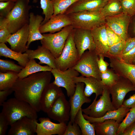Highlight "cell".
Instances as JSON below:
<instances>
[{"mask_svg":"<svg viewBox=\"0 0 135 135\" xmlns=\"http://www.w3.org/2000/svg\"><path fill=\"white\" fill-rule=\"evenodd\" d=\"M74 28H80L91 30L93 28L104 24L105 18L100 11L90 12L83 11L67 14Z\"/></svg>","mask_w":135,"mask_h":135,"instance_id":"obj_4","label":"cell"},{"mask_svg":"<svg viewBox=\"0 0 135 135\" xmlns=\"http://www.w3.org/2000/svg\"><path fill=\"white\" fill-rule=\"evenodd\" d=\"M52 73L44 71L23 78H18L12 88L14 97L30 104L37 112L40 110V99L44 90L50 83Z\"/></svg>","mask_w":135,"mask_h":135,"instance_id":"obj_1","label":"cell"},{"mask_svg":"<svg viewBox=\"0 0 135 135\" xmlns=\"http://www.w3.org/2000/svg\"><path fill=\"white\" fill-rule=\"evenodd\" d=\"M30 0H16L10 12L6 17H4L7 28L12 34L28 24L29 12L32 7L29 4Z\"/></svg>","mask_w":135,"mask_h":135,"instance_id":"obj_3","label":"cell"},{"mask_svg":"<svg viewBox=\"0 0 135 135\" xmlns=\"http://www.w3.org/2000/svg\"><path fill=\"white\" fill-rule=\"evenodd\" d=\"M135 46V37L128 38L126 41L124 48L123 52L122 54H126Z\"/></svg>","mask_w":135,"mask_h":135,"instance_id":"obj_47","label":"cell"},{"mask_svg":"<svg viewBox=\"0 0 135 135\" xmlns=\"http://www.w3.org/2000/svg\"><path fill=\"white\" fill-rule=\"evenodd\" d=\"M134 34H135V24H134Z\"/></svg>","mask_w":135,"mask_h":135,"instance_id":"obj_52","label":"cell"},{"mask_svg":"<svg viewBox=\"0 0 135 135\" xmlns=\"http://www.w3.org/2000/svg\"><path fill=\"white\" fill-rule=\"evenodd\" d=\"M78 0H52L54 9L52 16L64 13L67 9Z\"/></svg>","mask_w":135,"mask_h":135,"instance_id":"obj_34","label":"cell"},{"mask_svg":"<svg viewBox=\"0 0 135 135\" xmlns=\"http://www.w3.org/2000/svg\"><path fill=\"white\" fill-rule=\"evenodd\" d=\"M74 80L76 84L78 82L84 84V93L86 96L89 97L93 93L95 94L96 97L94 100H96L98 97L102 94L104 85L101 80L92 76L86 77L81 76L75 78Z\"/></svg>","mask_w":135,"mask_h":135,"instance_id":"obj_23","label":"cell"},{"mask_svg":"<svg viewBox=\"0 0 135 135\" xmlns=\"http://www.w3.org/2000/svg\"><path fill=\"white\" fill-rule=\"evenodd\" d=\"M15 2L11 1L0 2V17L7 16L14 7Z\"/></svg>","mask_w":135,"mask_h":135,"instance_id":"obj_41","label":"cell"},{"mask_svg":"<svg viewBox=\"0 0 135 135\" xmlns=\"http://www.w3.org/2000/svg\"><path fill=\"white\" fill-rule=\"evenodd\" d=\"M73 29L70 25L56 33L43 34L44 38L40 40L42 46L48 49L55 58H58L61 54L66 39Z\"/></svg>","mask_w":135,"mask_h":135,"instance_id":"obj_5","label":"cell"},{"mask_svg":"<svg viewBox=\"0 0 135 135\" xmlns=\"http://www.w3.org/2000/svg\"><path fill=\"white\" fill-rule=\"evenodd\" d=\"M96 46L95 51L98 56L107 57L109 48L106 24L96 27L91 30Z\"/></svg>","mask_w":135,"mask_h":135,"instance_id":"obj_17","label":"cell"},{"mask_svg":"<svg viewBox=\"0 0 135 135\" xmlns=\"http://www.w3.org/2000/svg\"><path fill=\"white\" fill-rule=\"evenodd\" d=\"M76 85L74 92L70 97L69 101L70 108V121L72 123L74 122L76 115L82 108V105L85 103H89L91 100L89 97L84 94V84L82 82H78L76 84Z\"/></svg>","mask_w":135,"mask_h":135,"instance_id":"obj_14","label":"cell"},{"mask_svg":"<svg viewBox=\"0 0 135 135\" xmlns=\"http://www.w3.org/2000/svg\"><path fill=\"white\" fill-rule=\"evenodd\" d=\"M23 68L21 66L18 65L12 61L0 59V72H6L8 71H12L18 73Z\"/></svg>","mask_w":135,"mask_h":135,"instance_id":"obj_38","label":"cell"},{"mask_svg":"<svg viewBox=\"0 0 135 135\" xmlns=\"http://www.w3.org/2000/svg\"><path fill=\"white\" fill-rule=\"evenodd\" d=\"M52 68L48 65L42 66L37 63L33 59L29 60L26 66L18 73L19 78H23L36 72H51Z\"/></svg>","mask_w":135,"mask_h":135,"instance_id":"obj_29","label":"cell"},{"mask_svg":"<svg viewBox=\"0 0 135 135\" xmlns=\"http://www.w3.org/2000/svg\"><path fill=\"white\" fill-rule=\"evenodd\" d=\"M9 125L7 120L1 112L0 114V135H5Z\"/></svg>","mask_w":135,"mask_h":135,"instance_id":"obj_45","label":"cell"},{"mask_svg":"<svg viewBox=\"0 0 135 135\" xmlns=\"http://www.w3.org/2000/svg\"><path fill=\"white\" fill-rule=\"evenodd\" d=\"M130 108L122 106L118 108L107 112L103 116L98 118L90 117L83 114L84 117L91 123L102 122L107 120H114L120 124L130 110Z\"/></svg>","mask_w":135,"mask_h":135,"instance_id":"obj_26","label":"cell"},{"mask_svg":"<svg viewBox=\"0 0 135 135\" xmlns=\"http://www.w3.org/2000/svg\"><path fill=\"white\" fill-rule=\"evenodd\" d=\"M121 135H135V121L127 128Z\"/></svg>","mask_w":135,"mask_h":135,"instance_id":"obj_50","label":"cell"},{"mask_svg":"<svg viewBox=\"0 0 135 135\" xmlns=\"http://www.w3.org/2000/svg\"><path fill=\"white\" fill-rule=\"evenodd\" d=\"M108 2L105 0H78L72 5L65 14L82 12L100 11Z\"/></svg>","mask_w":135,"mask_h":135,"instance_id":"obj_22","label":"cell"},{"mask_svg":"<svg viewBox=\"0 0 135 135\" xmlns=\"http://www.w3.org/2000/svg\"><path fill=\"white\" fill-rule=\"evenodd\" d=\"M12 1L14 2H16V0H0V2H6L8 1Z\"/></svg>","mask_w":135,"mask_h":135,"instance_id":"obj_51","label":"cell"},{"mask_svg":"<svg viewBox=\"0 0 135 135\" xmlns=\"http://www.w3.org/2000/svg\"><path fill=\"white\" fill-rule=\"evenodd\" d=\"M37 119L25 116L10 126L8 135H34L36 133Z\"/></svg>","mask_w":135,"mask_h":135,"instance_id":"obj_15","label":"cell"},{"mask_svg":"<svg viewBox=\"0 0 135 135\" xmlns=\"http://www.w3.org/2000/svg\"><path fill=\"white\" fill-rule=\"evenodd\" d=\"M25 52L28 54L29 60L37 59L40 60L39 64H45L52 68H56L55 58L50 52L44 46H38L34 50L28 49Z\"/></svg>","mask_w":135,"mask_h":135,"instance_id":"obj_24","label":"cell"},{"mask_svg":"<svg viewBox=\"0 0 135 135\" xmlns=\"http://www.w3.org/2000/svg\"><path fill=\"white\" fill-rule=\"evenodd\" d=\"M51 72L54 78L53 83L59 87L64 88L68 97L72 96L76 86L74 78L78 76L79 73L72 68L64 71L56 68H52Z\"/></svg>","mask_w":135,"mask_h":135,"instance_id":"obj_9","label":"cell"},{"mask_svg":"<svg viewBox=\"0 0 135 135\" xmlns=\"http://www.w3.org/2000/svg\"><path fill=\"white\" fill-rule=\"evenodd\" d=\"M63 135H82V134L78 124L74 122L72 123L70 121Z\"/></svg>","mask_w":135,"mask_h":135,"instance_id":"obj_43","label":"cell"},{"mask_svg":"<svg viewBox=\"0 0 135 135\" xmlns=\"http://www.w3.org/2000/svg\"><path fill=\"white\" fill-rule=\"evenodd\" d=\"M0 56L16 60L23 68L25 67L29 60L26 52L22 54L8 48L4 43H0Z\"/></svg>","mask_w":135,"mask_h":135,"instance_id":"obj_28","label":"cell"},{"mask_svg":"<svg viewBox=\"0 0 135 135\" xmlns=\"http://www.w3.org/2000/svg\"><path fill=\"white\" fill-rule=\"evenodd\" d=\"M34 2L36 0H33ZM40 8L42 10V14L45 17L41 24L42 25L47 22L52 16L54 12V8L52 1L50 0H40Z\"/></svg>","mask_w":135,"mask_h":135,"instance_id":"obj_35","label":"cell"},{"mask_svg":"<svg viewBox=\"0 0 135 135\" xmlns=\"http://www.w3.org/2000/svg\"><path fill=\"white\" fill-rule=\"evenodd\" d=\"M44 19L40 15H35L33 12L30 13L29 36L26 45L28 48L32 42L36 40H41L44 38V36L40 30L41 24Z\"/></svg>","mask_w":135,"mask_h":135,"instance_id":"obj_25","label":"cell"},{"mask_svg":"<svg viewBox=\"0 0 135 135\" xmlns=\"http://www.w3.org/2000/svg\"><path fill=\"white\" fill-rule=\"evenodd\" d=\"M100 77L103 85L109 88L117 82L120 76L112 68H108L105 72L100 73Z\"/></svg>","mask_w":135,"mask_h":135,"instance_id":"obj_33","label":"cell"},{"mask_svg":"<svg viewBox=\"0 0 135 135\" xmlns=\"http://www.w3.org/2000/svg\"><path fill=\"white\" fill-rule=\"evenodd\" d=\"M109 58L110 66L115 72L128 79L135 86V64L126 63L118 58Z\"/></svg>","mask_w":135,"mask_h":135,"instance_id":"obj_21","label":"cell"},{"mask_svg":"<svg viewBox=\"0 0 135 135\" xmlns=\"http://www.w3.org/2000/svg\"><path fill=\"white\" fill-rule=\"evenodd\" d=\"M70 108L63 92L46 113L48 117L60 123H66L70 118Z\"/></svg>","mask_w":135,"mask_h":135,"instance_id":"obj_11","label":"cell"},{"mask_svg":"<svg viewBox=\"0 0 135 135\" xmlns=\"http://www.w3.org/2000/svg\"><path fill=\"white\" fill-rule=\"evenodd\" d=\"M98 60V64L100 73L105 72L108 69V67L109 64L104 59V57L102 56H99Z\"/></svg>","mask_w":135,"mask_h":135,"instance_id":"obj_48","label":"cell"},{"mask_svg":"<svg viewBox=\"0 0 135 135\" xmlns=\"http://www.w3.org/2000/svg\"><path fill=\"white\" fill-rule=\"evenodd\" d=\"M122 106L130 108L135 107V93L124 100Z\"/></svg>","mask_w":135,"mask_h":135,"instance_id":"obj_49","label":"cell"},{"mask_svg":"<svg viewBox=\"0 0 135 135\" xmlns=\"http://www.w3.org/2000/svg\"><path fill=\"white\" fill-rule=\"evenodd\" d=\"M132 64H135V59H134L133 62Z\"/></svg>","mask_w":135,"mask_h":135,"instance_id":"obj_53","label":"cell"},{"mask_svg":"<svg viewBox=\"0 0 135 135\" xmlns=\"http://www.w3.org/2000/svg\"><path fill=\"white\" fill-rule=\"evenodd\" d=\"M123 12L132 16L135 14V0H120Z\"/></svg>","mask_w":135,"mask_h":135,"instance_id":"obj_39","label":"cell"},{"mask_svg":"<svg viewBox=\"0 0 135 135\" xmlns=\"http://www.w3.org/2000/svg\"><path fill=\"white\" fill-rule=\"evenodd\" d=\"M120 58L126 63L132 64V62L135 59V46L127 53L122 54Z\"/></svg>","mask_w":135,"mask_h":135,"instance_id":"obj_44","label":"cell"},{"mask_svg":"<svg viewBox=\"0 0 135 135\" xmlns=\"http://www.w3.org/2000/svg\"><path fill=\"white\" fill-rule=\"evenodd\" d=\"M99 58L95 50L85 51L72 68L83 76H92L101 80L97 62Z\"/></svg>","mask_w":135,"mask_h":135,"instance_id":"obj_7","label":"cell"},{"mask_svg":"<svg viewBox=\"0 0 135 135\" xmlns=\"http://www.w3.org/2000/svg\"><path fill=\"white\" fill-rule=\"evenodd\" d=\"M14 90L12 88L0 90V106H2L3 103L6 101L8 96L11 94Z\"/></svg>","mask_w":135,"mask_h":135,"instance_id":"obj_46","label":"cell"},{"mask_svg":"<svg viewBox=\"0 0 135 135\" xmlns=\"http://www.w3.org/2000/svg\"><path fill=\"white\" fill-rule=\"evenodd\" d=\"M63 93L60 87L53 82H50L45 88L41 96V110L46 113L57 99Z\"/></svg>","mask_w":135,"mask_h":135,"instance_id":"obj_18","label":"cell"},{"mask_svg":"<svg viewBox=\"0 0 135 135\" xmlns=\"http://www.w3.org/2000/svg\"><path fill=\"white\" fill-rule=\"evenodd\" d=\"M74 122L79 127L82 131V135L96 134L94 124L84 117L82 108L79 110L76 114Z\"/></svg>","mask_w":135,"mask_h":135,"instance_id":"obj_30","label":"cell"},{"mask_svg":"<svg viewBox=\"0 0 135 135\" xmlns=\"http://www.w3.org/2000/svg\"><path fill=\"white\" fill-rule=\"evenodd\" d=\"M104 18L117 15L123 12L120 0H109L100 10Z\"/></svg>","mask_w":135,"mask_h":135,"instance_id":"obj_31","label":"cell"},{"mask_svg":"<svg viewBox=\"0 0 135 135\" xmlns=\"http://www.w3.org/2000/svg\"><path fill=\"white\" fill-rule=\"evenodd\" d=\"M126 41L122 40L110 46L108 52L107 57L120 58L122 54L124 48Z\"/></svg>","mask_w":135,"mask_h":135,"instance_id":"obj_37","label":"cell"},{"mask_svg":"<svg viewBox=\"0 0 135 135\" xmlns=\"http://www.w3.org/2000/svg\"><path fill=\"white\" fill-rule=\"evenodd\" d=\"M126 116L119 124L117 135H121L127 128L135 121V107L130 108Z\"/></svg>","mask_w":135,"mask_h":135,"instance_id":"obj_36","label":"cell"},{"mask_svg":"<svg viewBox=\"0 0 135 135\" xmlns=\"http://www.w3.org/2000/svg\"><path fill=\"white\" fill-rule=\"evenodd\" d=\"M74 29L69 35L60 56L55 58L56 68L64 71L72 68L80 58L73 39Z\"/></svg>","mask_w":135,"mask_h":135,"instance_id":"obj_6","label":"cell"},{"mask_svg":"<svg viewBox=\"0 0 135 135\" xmlns=\"http://www.w3.org/2000/svg\"><path fill=\"white\" fill-rule=\"evenodd\" d=\"M70 25L71 20L67 14L65 13L59 14L52 16L47 22L41 25L40 30L41 34L48 32L54 33Z\"/></svg>","mask_w":135,"mask_h":135,"instance_id":"obj_20","label":"cell"},{"mask_svg":"<svg viewBox=\"0 0 135 135\" xmlns=\"http://www.w3.org/2000/svg\"><path fill=\"white\" fill-rule=\"evenodd\" d=\"M112 96V103L117 109L122 106L126 94L135 91V86L128 79L120 76L117 82L109 88Z\"/></svg>","mask_w":135,"mask_h":135,"instance_id":"obj_10","label":"cell"},{"mask_svg":"<svg viewBox=\"0 0 135 135\" xmlns=\"http://www.w3.org/2000/svg\"><path fill=\"white\" fill-rule=\"evenodd\" d=\"M106 1L108 2L109 0H105Z\"/></svg>","mask_w":135,"mask_h":135,"instance_id":"obj_54","label":"cell"},{"mask_svg":"<svg viewBox=\"0 0 135 135\" xmlns=\"http://www.w3.org/2000/svg\"><path fill=\"white\" fill-rule=\"evenodd\" d=\"M96 134L97 135H117L119 124L114 120H107L103 122L92 123Z\"/></svg>","mask_w":135,"mask_h":135,"instance_id":"obj_27","label":"cell"},{"mask_svg":"<svg viewBox=\"0 0 135 135\" xmlns=\"http://www.w3.org/2000/svg\"><path fill=\"white\" fill-rule=\"evenodd\" d=\"M106 25L108 45L109 47L123 40L120 36Z\"/></svg>","mask_w":135,"mask_h":135,"instance_id":"obj_42","label":"cell"},{"mask_svg":"<svg viewBox=\"0 0 135 135\" xmlns=\"http://www.w3.org/2000/svg\"><path fill=\"white\" fill-rule=\"evenodd\" d=\"M73 39L80 59L86 50H95L96 46L91 30L74 28Z\"/></svg>","mask_w":135,"mask_h":135,"instance_id":"obj_13","label":"cell"},{"mask_svg":"<svg viewBox=\"0 0 135 135\" xmlns=\"http://www.w3.org/2000/svg\"><path fill=\"white\" fill-rule=\"evenodd\" d=\"M11 34L7 28L4 17H0V42H6Z\"/></svg>","mask_w":135,"mask_h":135,"instance_id":"obj_40","label":"cell"},{"mask_svg":"<svg viewBox=\"0 0 135 135\" xmlns=\"http://www.w3.org/2000/svg\"><path fill=\"white\" fill-rule=\"evenodd\" d=\"M18 73L12 71L0 72V90L12 88L18 78Z\"/></svg>","mask_w":135,"mask_h":135,"instance_id":"obj_32","label":"cell"},{"mask_svg":"<svg viewBox=\"0 0 135 135\" xmlns=\"http://www.w3.org/2000/svg\"><path fill=\"white\" fill-rule=\"evenodd\" d=\"M29 36L28 24H27L15 33L11 34L8 39L11 49L23 53L28 49L26 44Z\"/></svg>","mask_w":135,"mask_h":135,"instance_id":"obj_19","label":"cell"},{"mask_svg":"<svg viewBox=\"0 0 135 135\" xmlns=\"http://www.w3.org/2000/svg\"><path fill=\"white\" fill-rule=\"evenodd\" d=\"M109 87L104 86L102 94L98 100H94L87 108H82L84 114L91 117L98 118L104 116L110 110L116 109L113 106L110 97Z\"/></svg>","mask_w":135,"mask_h":135,"instance_id":"obj_8","label":"cell"},{"mask_svg":"<svg viewBox=\"0 0 135 135\" xmlns=\"http://www.w3.org/2000/svg\"><path fill=\"white\" fill-rule=\"evenodd\" d=\"M130 19V16L124 12L105 18L106 24L125 41L128 38V31Z\"/></svg>","mask_w":135,"mask_h":135,"instance_id":"obj_12","label":"cell"},{"mask_svg":"<svg viewBox=\"0 0 135 135\" xmlns=\"http://www.w3.org/2000/svg\"></svg>","mask_w":135,"mask_h":135,"instance_id":"obj_55","label":"cell"},{"mask_svg":"<svg viewBox=\"0 0 135 135\" xmlns=\"http://www.w3.org/2000/svg\"><path fill=\"white\" fill-rule=\"evenodd\" d=\"M2 112L9 125L25 116L37 119V112L28 103L15 97L10 98L3 104Z\"/></svg>","mask_w":135,"mask_h":135,"instance_id":"obj_2","label":"cell"},{"mask_svg":"<svg viewBox=\"0 0 135 135\" xmlns=\"http://www.w3.org/2000/svg\"><path fill=\"white\" fill-rule=\"evenodd\" d=\"M36 122V133L37 135H63L67 127L66 123H56L49 118L41 117Z\"/></svg>","mask_w":135,"mask_h":135,"instance_id":"obj_16","label":"cell"}]
</instances>
